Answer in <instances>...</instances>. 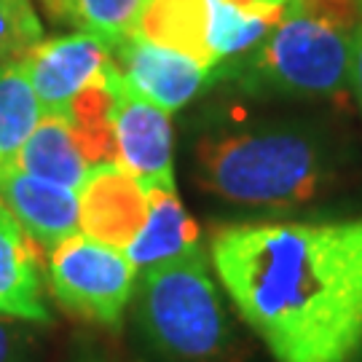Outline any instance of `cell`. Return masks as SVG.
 <instances>
[{
	"label": "cell",
	"instance_id": "1",
	"mask_svg": "<svg viewBox=\"0 0 362 362\" xmlns=\"http://www.w3.org/2000/svg\"><path fill=\"white\" fill-rule=\"evenodd\" d=\"M209 263L276 362H351L362 349V215L228 226Z\"/></svg>",
	"mask_w": 362,
	"mask_h": 362
},
{
	"label": "cell",
	"instance_id": "2",
	"mask_svg": "<svg viewBox=\"0 0 362 362\" xmlns=\"http://www.w3.org/2000/svg\"><path fill=\"white\" fill-rule=\"evenodd\" d=\"M336 175V145L306 121L212 124L194 145L196 185L233 207L296 209L327 191Z\"/></svg>",
	"mask_w": 362,
	"mask_h": 362
},
{
	"label": "cell",
	"instance_id": "3",
	"mask_svg": "<svg viewBox=\"0 0 362 362\" xmlns=\"http://www.w3.org/2000/svg\"><path fill=\"white\" fill-rule=\"evenodd\" d=\"M362 0H287L279 25L252 49L242 83L287 100H333L351 89Z\"/></svg>",
	"mask_w": 362,
	"mask_h": 362
},
{
	"label": "cell",
	"instance_id": "4",
	"mask_svg": "<svg viewBox=\"0 0 362 362\" xmlns=\"http://www.w3.org/2000/svg\"><path fill=\"white\" fill-rule=\"evenodd\" d=\"M134 320L158 362H226L233 330L202 247L137 274Z\"/></svg>",
	"mask_w": 362,
	"mask_h": 362
},
{
	"label": "cell",
	"instance_id": "5",
	"mask_svg": "<svg viewBox=\"0 0 362 362\" xmlns=\"http://www.w3.org/2000/svg\"><path fill=\"white\" fill-rule=\"evenodd\" d=\"M46 276L54 300L86 322H121L137 285V269L124 250L76 233L49 250Z\"/></svg>",
	"mask_w": 362,
	"mask_h": 362
},
{
	"label": "cell",
	"instance_id": "6",
	"mask_svg": "<svg viewBox=\"0 0 362 362\" xmlns=\"http://www.w3.org/2000/svg\"><path fill=\"white\" fill-rule=\"evenodd\" d=\"M43 113L67 116L78 94L103 83L118 67L113 46L91 33H70L35 43L19 59Z\"/></svg>",
	"mask_w": 362,
	"mask_h": 362
},
{
	"label": "cell",
	"instance_id": "7",
	"mask_svg": "<svg viewBox=\"0 0 362 362\" xmlns=\"http://www.w3.org/2000/svg\"><path fill=\"white\" fill-rule=\"evenodd\" d=\"M110 129L116 164L127 169L143 188H167L175 185V140L169 113L137 97L124 83H118L110 110Z\"/></svg>",
	"mask_w": 362,
	"mask_h": 362
},
{
	"label": "cell",
	"instance_id": "8",
	"mask_svg": "<svg viewBox=\"0 0 362 362\" xmlns=\"http://www.w3.org/2000/svg\"><path fill=\"white\" fill-rule=\"evenodd\" d=\"M113 52H116L124 83L137 97H143L167 113L182 110L218 76L215 67L202 65L188 54L167 49L140 35H129L127 40H121Z\"/></svg>",
	"mask_w": 362,
	"mask_h": 362
},
{
	"label": "cell",
	"instance_id": "9",
	"mask_svg": "<svg viewBox=\"0 0 362 362\" xmlns=\"http://www.w3.org/2000/svg\"><path fill=\"white\" fill-rule=\"evenodd\" d=\"M81 233L127 250L148 215V196L140 182L118 164H94L78 188Z\"/></svg>",
	"mask_w": 362,
	"mask_h": 362
},
{
	"label": "cell",
	"instance_id": "10",
	"mask_svg": "<svg viewBox=\"0 0 362 362\" xmlns=\"http://www.w3.org/2000/svg\"><path fill=\"white\" fill-rule=\"evenodd\" d=\"M0 202L43 250H54L81 233V199L73 188L40 180L13 167L0 175Z\"/></svg>",
	"mask_w": 362,
	"mask_h": 362
},
{
	"label": "cell",
	"instance_id": "11",
	"mask_svg": "<svg viewBox=\"0 0 362 362\" xmlns=\"http://www.w3.org/2000/svg\"><path fill=\"white\" fill-rule=\"evenodd\" d=\"M35 242L0 202V317L19 322H49L43 272Z\"/></svg>",
	"mask_w": 362,
	"mask_h": 362
},
{
	"label": "cell",
	"instance_id": "12",
	"mask_svg": "<svg viewBox=\"0 0 362 362\" xmlns=\"http://www.w3.org/2000/svg\"><path fill=\"white\" fill-rule=\"evenodd\" d=\"M145 196H148L145 223L124 250L137 274L153 269L158 263L188 255L196 247H202L199 226L188 215V209L182 207L177 191L145 188Z\"/></svg>",
	"mask_w": 362,
	"mask_h": 362
},
{
	"label": "cell",
	"instance_id": "13",
	"mask_svg": "<svg viewBox=\"0 0 362 362\" xmlns=\"http://www.w3.org/2000/svg\"><path fill=\"white\" fill-rule=\"evenodd\" d=\"M16 169L78 191L86 180L91 164L81 151L67 118L43 113L35 132L30 134V140L16 158Z\"/></svg>",
	"mask_w": 362,
	"mask_h": 362
},
{
	"label": "cell",
	"instance_id": "14",
	"mask_svg": "<svg viewBox=\"0 0 362 362\" xmlns=\"http://www.w3.org/2000/svg\"><path fill=\"white\" fill-rule=\"evenodd\" d=\"M132 35L188 54L218 70L207 43V0H148Z\"/></svg>",
	"mask_w": 362,
	"mask_h": 362
},
{
	"label": "cell",
	"instance_id": "15",
	"mask_svg": "<svg viewBox=\"0 0 362 362\" xmlns=\"http://www.w3.org/2000/svg\"><path fill=\"white\" fill-rule=\"evenodd\" d=\"M43 118L38 94L19 59L0 65V175L16 167L30 134Z\"/></svg>",
	"mask_w": 362,
	"mask_h": 362
},
{
	"label": "cell",
	"instance_id": "16",
	"mask_svg": "<svg viewBox=\"0 0 362 362\" xmlns=\"http://www.w3.org/2000/svg\"><path fill=\"white\" fill-rule=\"evenodd\" d=\"M285 6L276 8H239L226 0H207V43L215 65L252 52L279 25Z\"/></svg>",
	"mask_w": 362,
	"mask_h": 362
},
{
	"label": "cell",
	"instance_id": "17",
	"mask_svg": "<svg viewBox=\"0 0 362 362\" xmlns=\"http://www.w3.org/2000/svg\"><path fill=\"white\" fill-rule=\"evenodd\" d=\"M57 22L107 40L116 49L137 27L148 0H40Z\"/></svg>",
	"mask_w": 362,
	"mask_h": 362
},
{
	"label": "cell",
	"instance_id": "18",
	"mask_svg": "<svg viewBox=\"0 0 362 362\" xmlns=\"http://www.w3.org/2000/svg\"><path fill=\"white\" fill-rule=\"evenodd\" d=\"M43 40V25L33 0H0V65L22 59Z\"/></svg>",
	"mask_w": 362,
	"mask_h": 362
},
{
	"label": "cell",
	"instance_id": "19",
	"mask_svg": "<svg viewBox=\"0 0 362 362\" xmlns=\"http://www.w3.org/2000/svg\"><path fill=\"white\" fill-rule=\"evenodd\" d=\"M30 338L19 320L0 317V362H25L30 354Z\"/></svg>",
	"mask_w": 362,
	"mask_h": 362
},
{
	"label": "cell",
	"instance_id": "20",
	"mask_svg": "<svg viewBox=\"0 0 362 362\" xmlns=\"http://www.w3.org/2000/svg\"><path fill=\"white\" fill-rule=\"evenodd\" d=\"M351 91H354V100H357L360 113H362V22H360V27H357L354 52H351Z\"/></svg>",
	"mask_w": 362,
	"mask_h": 362
},
{
	"label": "cell",
	"instance_id": "21",
	"mask_svg": "<svg viewBox=\"0 0 362 362\" xmlns=\"http://www.w3.org/2000/svg\"><path fill=\"white\" fill-rule=\"evenodd\" d=\"M226 3L239 8H276V6H285L287 0H226Z\"/></svg>",
	"mask_w": 362,
	"mask_h": 362
},
{
	"label": "cell",
	"instance_id": "22",
	"mask_svg": "<svg viewBox=\"0 0 362 362\" xmlns=\"http://www.w3.org/2000/svg\"><path fill=\"white\" fill-rule=\"evenodd\" d=\"M78 362H105V360H97V357H83V360H78Z\"/></svg>",
	"mask_w": 362,
	"mask_h": 362
}]
</instances>
